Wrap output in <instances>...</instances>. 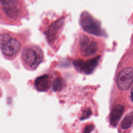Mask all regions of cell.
Segmentation results:
<instances>
[{"instance_id": "6da1fadb", "label": "cell", "mask_w": 133, "mask_h": 133, "mask_svg": "<svg viewBox=\"0 0 133 133\" xmlns=\"http://www.w3.org/2000/svg\"><path fill=\"white\" fill-rule=\"evenodd\" d=\"M22 57L23 62L27 66L35 69L43 61V54L37 46H30L24 49Z\"/></svg>"}, {"instance_id": "7a4b0ae2", "label": "cell", "mask_w": 133, "mask_h": 133, "mask_svg": "<svg viewBox=\"0 0 133 133\" xmlns=\"http://www.w3.org/2000/svg\"><path fill=\"white\" fill-rule=\"evenodd\" d=\"M80 23L86 32L97 36H103L104 34L100 22L88 12H84L82 14L80 18Z\"/></svg>"}, {"instance_id": "3957f363", "label": "cell", "mask_w": 133, "mask_h": 133, "mask_svg": "<svg viewBox=\"0 0 133 133\" xmlns=\"http://www.w3.org/2000/svg\"><path fill=\"white\" fill-rule=\"evenodd\" d=\"M20 47V43L16 38L10 37L7 34L2 36L1 49L4 55L12 57L19 52Z\"/></svg>"}, {"instance_id": "277c9868", "label": "cell", "mask_w": 133, "mask_h": 133, "mask_svg": "<svg viewBox=\"0 0 133 133\" xmlns=\"http://www.w3.org/2000/svg\"><path fill=\"white\" fill-rule=\"evenodd\" d=\"M133 83V68L129 67L122 70L116 78L118 87L121 90H127Z\"/></svg>"}, {"instance_id": "5b68a950", "label": "cell", "mask_w": 133, "mask_h": 133, "mask_svg": "<svg viewBox=\"0 0 133 133\" xmlns=\"http://www.w3.org/2000/svg\"><path fill=\"white\" fill-rule=\"evenodd\" d=\"M81 51L83 55L86 56L92 55L97 51V44L95 42L90 41L89 38L83 35L80 38Z\"/></svg>"}, {"instance_id": "8992f818", "label": "cell", "mask_w": 133, "mask_h": 133, "mask_svg": "<svg viewBox=\"0 0 133 133\" xmlns=\"http://www.w3.org/2000/svg\"><path fill=\"white\" fill-rule=\"evenodd\" d=\"M100 57L91 59L84 62L82 60H76L74 62V64L75 66L80 71H84L86 73H90L96 67L98 64V61L99 60Z\"/></svg>"}, {"instance_id": "52a82bcc", "label": "cell", "mask_w": 133, "mask_h": 133, "mask_svg": "<svg viewBox=\"0 0 133 133\" xmlns=\"http://www.w3.org/2000/svg\"><path fill=\"white\" fill-rule=\"evenodd\" d=\"M124 107L122 105L117 104L113 107L110 115V123L113 126H116L123 114Z\"/></svg>"}, {"instance_id": "ba28073f", "label": "cell", "mask_w": 133, "mask_h": 133, "mask_svg": "<svg viewBox=\"0 0 133 133\" xmlns=\"http://www.w3.org/2000/svg\"><path fill=\"white\" fill-rule=\"evenodd\" d=\"M51 82L49 76L47 74L38 77L35 81L34 85L36 89L39 91H46L50 86Z\"/></svg>"}, {"instance_id": "9c48e42d", "label": "cell", "mask_w": 133, "mask_h": 133, "mask_svg": "<svg viewBox=\"0 0 133 133\" xmlns=\"http://www.w3.org/2000/svg\"><path fill=\"white\" fill-rule=\"evenodd\" d=\"M63 23V21L61 19H60L54 22L49 26L46 33L47 37L49 42H53L55 41L58 31L62 26Z\"/></svg>"}, {"instance_id": "30bf717a", "label": "cell", "mask_w": 133, "mask_h": 133, "mask_svg": "<svg viewBox=\"0 0 133 133\" xmlns=\"http://www.w3.org/2000/svg\"><path fill=\"white\" fill-rule=\"evenodd\" d=\"M133 123V111L127 114L121 123V128L127 129L130 127Z\"/></svg>"}, {"instance_id": "8fae6325", "label": "cell", "mask_w": 133, "mask_h": 133, "mask_svg": "<svg viewBox=\"0 0 133 133\" xmlns=\"http://www.w3.org/2000/svg\"><path fill=\"white\" fill-rule=\"evenodd\" d=\"M63 86V82L61 78L58 77L55 79L52 83V88L54 91H58L61 90Z\"/></svg>"}, {"instance_id": "7c38bea8", "label": "cell", "mask_w": 133, "mask_h": 133, "mask_svg": "<svg viewBox=\"0 0 133 133\" xmlns=\"http://www.w3.org/2000/svg\"><path fill=\"white\" fill-rule=\"evenodd\" d=\"M91 114H92V112L90 108H88L85 109L83 112V114L81 117V119L83 120V119H85L88 118L91 115Z\"/></svg>"}, {"instance_id": "4fadbf2b", "label": "cell", "mask_w": 133, "mask_h": 133, "mask_svg": "<svg viewBox=\"0 0 133 133\" xmlns=\"http://www.w3.org/2000/svg\"><path fill=\"white\" fill-rule=\"evenodd\" d=\"M94 125L92 124H90L86 126L84 130V133H90L94 129Z\"/></svg>"}, {"instance_id": "5bb4252c", "label": "cell", "mask_w": 133, "mask_h": 133, "mask_svg": "<svg viewBox=\"0 0 133 133\" xmlns=\"http://www.w3.org/2000/svg\"><path fill=\"white\" fill-rule=\"evenodd\" d=\"M130 97L131 99L132 100V101H133V88H132L131 90V94H130Z\"/></svg>"}]
</instances>
